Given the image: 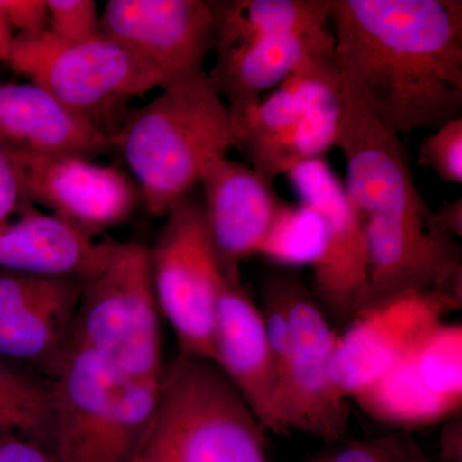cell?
<instances>
[{
  "mask_svg": "<svg viewBox=\"0 0 462 462\" xmlns=\"http://www.w3.org/2000/svg\"><path fill=\"white\" fill-rule=\"evenodd\" d=\"M334 65L398 135L462 118L461 0H331Z\"/></svg>",
  "mask_w": 462,
  "mask_h": 462,
  "instance_id": "6da1fadb",
  "label": "cell"
},
{
  "mask_svg": "<svg viewBox=\"0 0 462 462\" xmlns=\"http://www.w3.org/2000/svg\"><path fill=\"white\" fill-rule=\"evenodd\" d=\"M149 214L165 217L199 184L212 158L236 147L233 120L206 72L172 79L124 115L111 135Z\"/></svg>",
  "mask_w": 462,
  "mask_h": 462,
  "instance_id": "7a4b0ae2",
  "label": "cell"
},
{
  "mask_svg": "<svg viewBox=\"0 0 462 462\" xmlns=\"http://www.w3.org/2000/svg\"><path fill=\"white\" fill-rule=\"evenodd\" d=\"M58 462H129L156 416L161 382H132L69 342L51 375Z\"/></svg>",
  "mask_w": 462,
  "mask_h": 462,
  "instance_id": "3957f363",
  "label": "cell"
},
{
  "mask_svg": "<svg viewBox=\"0 0 462 462\" xmlns=\"http://www.w3.org/2000/svg\"><path fill=\"white\" fill-rule=\"evenodd\" d=\"M151 430L176 462H273L267 431L207 358L178 354L165 364Z\"/></svg>",
  "mask_w": 462,
  "mask_h": 462,
  "instance_id": "277c9868",
  "label": "cell"
},
{
  "mask_svg": "<svg viewBox=\"0 0 462 462\" xmlns=\"http://www.w3.org/2000/svg\"><path fill=\"white\" fill-rule=\"evenodd\" d=\"M69 342L125 379L161 382L165 363L148 247L118 243L108 266L84 282Z\"/></svg>",
  "mask_w": 462,
  "mask_h": 462,
  "instance_id": "5b68a950",
  "label": "cell"
},
{
  "mask_svg": "<svg viewBox=\"0 0 462 462\" xmlns=\"http://www.w3.org/2000/svg\"><path fill=\"white\" fill-rule=\"evenodd\" d=\"M7 65L98 125L109 139L118 108L165 84L141 58L103 33L87 42L62 41L48 30L21 33L14 36Z\"/></svg>",
  "mask_w": 462,
  "mask_h": 462,
  "instance_id": "8992f818",
  "label": "cell"
},
{
  "mask_svg": "<svg viewBox=\"0 0 462 462\" xmlns=\"http://www.w3.org/2000/svg\"><path fill=\"white\" fill-rule=\"evenodd\" d=\"M152 287L179 354L214 361L216 312L223 272L216 257L202 199L185 197L165 216L148 247Z\"/></svg>",
  "mask_w": 462,
  "mask_h": 462,
  "instance_id": "52a82bcc",
  "label": "cell"
},
{
  "mask_svg": "<svg viewBox=\"0 0 462 462\" xmlns=\"http://www.w3.org/2000/svg\"><path fill=\"white\" fill-rule=\"evenodd\" d=\"M281 291L289 321V345L281 374L282 422L327 445L345 439L349 427L348 400L331 376L338 334L331 328L311 289L300 276L270 273Z\"/></svg>",
  "mask_w": 462,
  "mask_h": 462,
  "instance_id": "ba28073f",
  "label": "cell"
},
{
  "mask_svg": "<svg viewBox=\"0 0 462 462\" xmlns=\"http://www.w3.org/2000/svg\"><path fill=\"white\" fill-rule=\"evenodd\" d=\"M302 203L320 214L324 247L314 269L311 291L322 311L349 324L366 305L369 251L363 216L352 205L345 184L322 158L287 173Z\"/></svg>",
  "mask_w": 462,
  "mask_h": 462,
  "instance_id": "9c48e42d",
  "label": "cell"
},
{
  "mask_svg": "<svg viewBox=\"0 0 462 462\" xmlns=\"http://www.w3.org/2000/svg\"><path fill=\"white\" fill-rule=\"evenodd\" d=\"M352 400L374 420L411 433L461 412L460 322H440L401 363Z\"/></svg>",
  "mask_w": 462,
  "mask_h": 462,
  "instance_id": "30bf717a",
  "label": "cell"
},
{
  "mask_svg": "<svg viewBox=\"0 0 462 462\" xmlns=\"http://www.w3.org/2000/svg\"><path fill=\"white\" fill-rule=\"evenodd\" d=\"M401 135L380 123L339 80V115L334 147L346 166V194L363 218L406 216L428 221L433 209L413 179Z\"/></svg>",
  "mask_w": 462,
  "mask_h": 462,
  "instance_id": "8fae6325",
  "label": "cell"
},
{
  "mask_svg": "<svg viewBox=\"0 0 462 462\" xmlns=\"http://www.w3.org/2000/svg\"><path fill=\"white\" fill-rule=\"evenodd\" d=\"M462 300L443 291H411L366 307L338 337L331 376L349 400L393 369Z\"/></svg>",
  "mask_w": 462,
  "mask_h": 462,
  "instance_id": "7c38bea8",
  "label": "cell"
},
{
  "mask_svg": "<svg viewBox=\"0 0 462 462\" xmlns=\"http://www.w3.org/2000/svg\"><path fill=\"white\" fill-rule=\"evenodd\" d=\"M215 23L206 0H109L100 14V33L141 58L165 84L205 72Z\"/></svg>",
  "mask_w": 462,
  "mask_h": 462,
  "instance_id": "4fadbf2b",
  "label": "cell"
},
{
  "mask_svg": "<svg viewBox=\"0 0 462 462\" xmlns=\"http://www.w3.org/2000/svg\"><path fill=\"white\" fill-rule=\"evenodd\" d=\"M364 221L369 251V291L364 309L431 289L462 300V252L457 239L430 218L374 216Z\"/></svg>",
  "mask_w": 462,
  "mask_h": 462,
  "instance_id": "5bb4252c",
  "label": "cell"
},
{
  "mask_svg": "<svg viewBox=\"0 0 462 462\" xmlns=\"http://www.w3.org/2000/svg\"><path fill=\"white\" fill-rule=\"evenodd\" d=\"M12 152L29 202L96 236L129 220L142 200L135 182L117 167Z\"/></svg>",
  "mask_w": 462,
  "mask_h": 462,
  "instance_id": "9a60e30c",
  "label": "cell"
},
{
  "mask_svg": "<svg viewBox=\"0 0 462 462\" xmlns=\"http://www.w3.org/2000/svg\"><path fill=\"white\" fill-rule=\"evenodd\" d=\"M83 284L0 270V358L51 378L71 338Z\"/></svg>",
  "mask_w": 462,
  "mask_h": 462,
  "instance_id": "2e32d148",
  "label": "cell"
},
{
  "mask_svg": "<svg viewBox=\"0 0 462 462\" xmlns=\"http://www.w3.org/2000/svg\"><path fill=\"white\" fill-rule=\"evenodd\" d=\"M212 363L245 398L267 433L287 434L263 311L243 287L240 273H223Z\"/></svg>",
  "mask_w": 462,
  "mask_h": 462,
  "instance_id": "e0dca14e",
  "label": "cell"
},
{
  "mask_svg": "<svg viewBox=\"0 0 462 462\" xmlns=\"http://www.w3.org/2000/svg\"><path fill=\"white\" fill-rule=\"evenodd\" d=\"M203 215L224 273H240L285 206L272 182L247 163L212 158L199 179Z\"/></svg>",
  "mask_w": 462,
  "mask_h": 462,
  "instance_id": "ac0fdd59",
  "label": "cell"
},
{
  "mask_svg": "<svg viewBox=\"0 0 462 462\" xmlns=\"http://www.w3.org/2000/svg\"><path fill=\"white\" fill-rule=\"evenodd\" d=\"M118 243L32 206L0 225V270L87 282L108 266Z\"/></svg>",
  "mask_w": 462,
  "mask_h": 462,
  "instance_id": "d6986e66",
  "label": "cell"
},
{
  "mask_svg": "<svg viewBox=\"0 0 462 462\" xmlns=\"http://www.w3.org/2000/svg\"><path fill=\"white\" fill-rule=\"evenodd\" d=\"M333 51V33L324 27L218 51L215 69L207 76L229 109L236 138L264 91L279 87L310 60L331 56Z\"/></svg>",
  "mask_w": 462,
  "mask_h": 462,
  "instance_id": "ffe728a7",
  "label": "cell"
},
{
  "mask_svg": "<svg viewBox=\"0 0 462 462\" xmlns=\"http://www.w3.org/2000/svg\"><path fill=\"white\" fill-rule=\"evenodd\" d=\"M0 143L21 153L94 158L111 145L108 134L33 83L0 81Z\"/></svg>",
  "mask_w": 462,
  "mask_h": 462,
  "instance_id": "44dd1931",
  "label": "cell"
},
{
  "mask_svg": "<svg viewBox=\"0 0 462 462\" xmlns=\"http://www.w3.org/2000/svg\"><path fill=\"white\" fill-rule=\"evenodd\" d=\"M215 50L329 27L331 0H226L212 2Z\"/></svg>",
  "mask_w": 462,
  "mask_h": 462,
  "instance_id": "7402d4cb",
  "label": "cell"
},
{
  "mask_svg": "<svg viewBox=\"0 0 462 462\" xmlns=\"http://www.w3.org/2000/svg\"><path fill=\"white\" fill-rule=\"evenodd\" d=\"M339 87L333 96L321 100L293 126L263 142L245 145L239 151L252 169L269 182L309 161L322 158L336 144L338 129Z\"/></svg>",
  "mask_w": 462,
  "mask_h": 462,
  "instance_id": "603a6c76",
  "label": "cell"
},
{
  "mask_svg": "<svg viewBox=\"0 0 462 462\" xmlns=\"http://www.w3.org/2000/svg\"><path fill=\"white\" fill-rule=\"evenodd\" d=\"M53 431L51 378L0 358V437L27 438L51 449Z\"/></svg>",
  "mask_w": 462,
  "mask_h": 462,
  "instance_id": "cb8c5ba5",
  "label": "cell"
},
{
  "mask_svg": "<svg viewBox=\"0 0 462 462\" xmlns=\"http://www.w3.org/2000/svg\"><path fill=\"white\" fill-rule=\"evenodd\" d=\"M325 240V224L320 214L306 203H285L256 254L282 266H314Z\"/></svg>",
  "mask_w": 462,
  "mask_h": 462,
  "instance_id": "d4e9b609",
  "label": "cell"
},
{
  "mask_svg": "<svg viewBox=\"0 0 462 462\" xmlns=\"http://www.w3.org/2000/svg\"><path fill=\"white\" fill-rule=\"evenodd\" d=\"M300 462H431L411 431L392 430L366 439L339 440Z\"/></svg>",
  "mask_w": 462,
  "mask_h": 462,
  "instance_id": "484cf974",
  "label": "cell"
},
{
  "mask_svg": "<svg viewBox=\"0 0 462 462\" xmlns=\"http://www.w3.org/2000/svg\"><path fill=\"white\" fill-rule=\"evenodd\" d=\"M419 165L428 167L442 181L462 182V118L448 121L422 141Z\"/></svg>",
  "mask_w": 462,
  "mask_h": 462,
  "instance_id": "4316f807",
  "label": "cell"
},
{
  "mask_svg": "<svg viewBox=\"0 0 462 462\" xmlns=\"http://www.w3.org/2000/svg\"><path fill=\"white\" fill-rule=\"evenodd\" d=\"M47 30L66 42H87L100 33V14L93 0H45Z\"/></svg>",
  "mask_w": 462,
  "mask_h": 462,
  "instance_id": "83f0119b",
  "label": "cell"
},
{
  "mask_svg": "<svg viewBox=\"0 0 462 462\" xmlns=\"http://www.w3.org/2000/svg\"><path fill=\"white\" fill-rule=\"evenodd\" d=\"M32 207L21 181L16 158L11 149L0 143V225Z\"/></svg>",
  "mask_w": 462,
  "mask_h": 462,
  "instance_id": "f1b7e54d",
  "label": "cell"
},
{
  "mask_svg": "<svg viewBox=\"0 0 462 462\" xmlns=\"http://www.w3.org/2000/svg\"><path fill=\"white\" fill-rule=\"evenodd\" d=\"M0 16L14 35L47 30L45 0H0Z\"/></svg>",
  "mask_w": 462,
  "mask_h": 462,
  "instance_id": "f546056e",
  "label": "cell"
},
{
  "mask_svg": "<svg viewBox=\"0 0 462 462\" xmlns=\"http://www.w3.org/2000/svg\"><path fill=\"white\" fill-rule=\"evenodd\" d=\"M0 462H58L50 447L23 437H0Z\"/></svg>",
  "mask_w": 462,
  "mask_h": 462,
  "instance_id": "4dcf8cb0",
  "label": "cell"
},
{
  "mask_svg": "<svg viewBox=\"0 0 462 462\" xmlns=\"http://www.w3.org/2000/svg\"><path fill=\"white\" fill-rule=\"evenodd\" d=\"M440 449L438 462H462V418L461 412L442 422Z\"/></svg>",
  "mask_w": 462,
  "mask_h": 462,
  "instance_id": "1f68e13d",
  "label": "cell"
},
{
  "mask_svg": "<svg viewBox=\"0 0 462 462\" xmlns=\"http://www.w3.org/2000/svg\"><path fill=\"white\" fill-rule=\"evenodd\" d=\"M430 221L452 238L462 236V199L445 202L437 211L431 212Z\"/></svg>",
  "mask_w": 462,
  "mask_h": 462,
  "instance_id": "d6a6232c",
  "label": "cell"
},
{
  "mask_svg": "<svg viewBox=\"0 0 462 462\" xmlns=\"http://www.w3.org/2000/svg\"><path fill=\"white\" fill-rule=\"evenodd\" d=\"M129 462H176V460L149 428L147 436Z\"/></svg>",
  "mask_w": 462,
  "mask_h": 462,
  "instance_id": "836d02e7",
  "label": "cell"
},
{
  "mask_svg": "<svg viewBox=\"0 0 462 462\" xmlns=\"http://www.w3.org/2000/svg\"><path fill=\"white\" fill-rule=\"evenodd\" d=\"M14 33L9 29L5 21L0 16V62H8L11 54L12 44L14 41Z\"/></svg>",
  "mask_w": 462,
  "mask_h": 462,
  "instance_id": "e575fe53",
  "label": "cell"
},
{
  "mask_svg": "<svg viewBox=\"0 0 462 462\" xmlns=\"http://www.w3.org/2000/svg\"><path fill=\"white\" fill-rule=\"evenodd\" d=\"M431 462H438V461H431Z\"/></svg>",
  "mask_w": 462,
  "mask_h": 462,
  "instance_id": "d590c367",
  "label": "cell"
}]
</instances>
